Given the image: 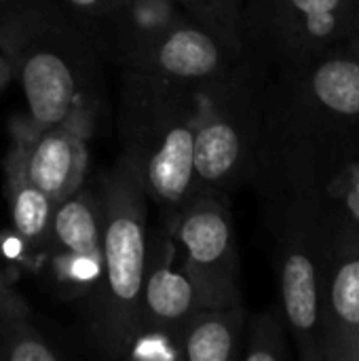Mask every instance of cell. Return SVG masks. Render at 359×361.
Segmentation results:
<instances>
[{
	"label": "cell",
	"mask_w": 359,
	"mask_h": 361,
	"mask_svg": "<svg viewBox=\"0 0 359 361\" xmlns=\"http://www.w3.org/2000/svg\"><path fill=\"white\" fill-rule=\"evenodd\" d=\"M102 264V203L93 188H78L53 212L42 267L70 296H89Z\"/></svg>",
	"instance_id": "cell-11"
},
{
	"label": "cell",
	"mask_w": 359,
	"mask_h": 361,
	"mask_svg": "<svg viewBox=\"0 0 359 361\" xmlns=\"http://www.w3.org/2000/svg\"><path fill=\"white\" fill-rule=\"evenodd\" d=\"M13 80V68L8 63V59L0 53V93L6 89V85Z\"/></svg>",
	"instance_id": "cell-22"
},
{
	"label": "cell",
	"mask_w": 359,
	"mask_h": 361,
	"mask_svg": "<svg viewBox=\"0 0 359 361\" xmlns=\"http://www.w3.org/2000/svg\"><path fill=\"white\" fill-rule=\"evenodd\" d=\"M165 224L176 237L178 254L197 292L199 307L243 302L231 199L199 192Z\"/></svg>",
	"instance_id": "cell-8"
},
{
	"label": "cell",
	"mask_w": 359,
	"mask_h": 361,
	"mask_svg": "<svg viewBox=\"0 0 359 361\" xmlns=\"http://www.w3.org/2000/svg\"><path fill=\"white\" fill-rule=\"evenodd\" d=\"M358 161H359V159H358ZM358 161H355V163H358Z\"/></svg>",
	"instance_id": "cell-23"
},
{
	"label": "cell",
	"mask_w": 359,
	"mask_h": 361,
	"mask_svg": "<svg viewBox=\"0 0 359 361\" xmlns=\"http://www.w3.org/2000/svg\"><path fill=\"white\" fill-rule=\"evenodd\" d=\"M359 34V0H245V53L267 70L309 61Z\"/></svg>",
	"instance_id": "cell-7"
},
{
	"label": "cell",
	"mask_w": 359,
	"mask_h": 361,
	"mask_svg": "<svg viewBox=\"0 0 359 361\" xmlns=\"http://www.w3.org/2000/svg\"><path fill=\"white\" fill-rule=\"evenodd\" d=\"M322 357L359 361V226L334 212L322 281Z\"/></svg>",
	"instance_id": "cell-10"
},
{
	"label": "cell",
	"mask_w": 359,
	"mask_h": 361,
	"mask_svg": "<svg viewBox=\"0 0 359 361\" xmlns=\"http://www.w3.org/2000/svg\"><path fill=\"white\" fill-rule=\"evenodd\" d=\"M102 264L87 296L89 336L110 360L127 357L138 336V315L148 258V195L131 167L118 154L99 180Z\"/></svg>",
	"instance_id": "cell-4"
},
{
	"label": "cell",
	"mask_w": 359,
	"mask_h": 361,
	"mask_svg": "<svg viewBox=\"0 0 359 361\" xmlns=\"http://www.w3.org/2000/svg\"><path fill=\"white\" fill-rule=\"evenodd\" d=\"M245 55L243 49L229 44L188 19L146 44L121 70H138L186 85H205L233 72Z\"/></svg>",
	"instance_id": "cell-12"
},
{
	"label": "cell",
	"mask_w": 359,
	"mask_h": 361,
	"mask_svg": "<svg viewBox=\"0 0 359 361\" xmlns=\"http://www.w3.org/2000/svg\"><path fill=\"white\" fill-rule=\"evenodd\" d=\"M197 85L121 70V154L135 169L161 220L171 222L197 195Z\"/></svg>",
	"instance_id": "cell-3"
},
{
	"label": "cell",
	"mask_w": 359,
	"mask_h": 361,
	"mask_svg": "<svg viewBox=\"0 0 359 361\" xmlns=\"http://www.w3.org/2000/svg\"><path fill=\"white\" fill-rule=\"evenodd\" d=\"M0 53L25 99L11 131L68 123L87 137L95 133L106 110L104 57L66 8L55 0H0Z\"/></svg>",
	"instance_id": "cell-2"
},
{
	"label": "cell",
	"mask_w": 359,
	"mask_h": 361,
	"mask_svg": "<svg viewBox=\"0 0 359 361\" xmlns=\"http://www.w3.org/2000/svg\"><path fill=\"white\" fill-rule=\"evenodd\" d=\"M264 74V66L245 55L226 76L197 85V195L231 199L239 188L252 186L260 152Z\"/></svg>",
	"instance_id": "cell-5"
},
{
	"label": "cell",
	"mask_w": 359,
	"mask_h": 361,
	"mask_svg": "<svg viewBox=\"0 0 359 361\" xmlns=\"http://www.w3.org/2000/svg\"><path fill=\"white\" fill-rule=\"evenodd\" d=\"M63 357L23 315H0V361H57Z\"/></svg>",
	"instance_id": "cell-18"
},
{
	"label": "cell",
	"mask_w": 359,
	"mask_h": 361,
	"mask_svg": "<svg viewBox=\"0 0 359 361\" xmlns=\"http://www.w3.org/2000/svg\"><path fill=\"white\" fill-rule=\"evenodd\" d=\"M241 361H288L292 360V338L279 305L248 313Z\"/></svg>",
	"instance_id": "cell-17"
},
{
	"label": "cell",
	"mask_w": 359,
	"mask_h": 361,
	"mask_svg": "<svg viewBox=\"0 0 359 361\" xmlns=\"http://www.w3.org/2000/svg\"><path fill=\"white\" fill-rule=\"evenodd\" d=\"M188 19L176 0H118L112 11L85 30L102 57L123 68L146 44Z\"/></svg>",
	"instance_id": "cell-14"
},
{
	"label": "cell",
	"mask_w": 359,
	"mask_h": 361,
	"mask_svg": "<svg viewBox=\"0 0 359 361\" xmlns=\"http://www.w3.org/2000/svg\"><path fill=\"white\" fill-rule=\"evenodd\" d=\"M358 159L359 34L309 61L267 70L252 180L264 203L322 195Z\"/></svg>",
	"instance_id": "cell-1"
},
{
	"label": "cell",
	"mask_w": 359,
	"mask_h": 361,
	"mask_svg": "<svg viewBox=\"0 0 359 361\" xmlns=\"http://www.w3.org/2000/svg\"><path fill=\"white\" fill-rule=\"evenodd\" d=\"M248 311L243 302L199 307L178 334V357L188 361H239Z\"/></svg>",
	"instance_id": "cell-15"
},
{
	"label": "cell",
	"mask_w": 359,
	"mask_h": 361,
	"mask_svg": "<svg viewBox=\"0 0 359 361\" xmlns=\"http://www.w3.org/2000/svg\"><path fill=\"white\" fill-rule=\"evenodd\" d=\"M0 315H23L30 317V307L23 296L13 288L11 277L0 267Z\"/></svg>",
	"instance_id": "cell-21"
},
{
	"label": "cell",
	"mask_w": 359,
	"mask_h": 361,
	"mask_svg": "<svg viewBox=\"0 0 359 361\" xmlns=\"http://www.w3.org/2000/svg\"><path fill=\"white\" fill-rule=\"evenodd\" d=\"M55 2L87 27L95 19L104 17L108 11H112L118 0H55Z\"/></svg>",
	"instance_id": "cell-20"
},
{
	"label": "cell",
	"mask_w": 359,
	"mask_h": 361,
	"mask_svg": "<svg viewBox=\"0 0 359 361\" xmlns=\"http://www.w3.org/2000/svg\"><path fill=\"white\" fill-rule=\"evenodd\" d=\"M89 140L91 137L68 123L51 125L36 133L11 131L6 159L57 205L85 186Z\"/></svg>",
	"instance_id": "cell-13"
},
{
	"label": "cell",
	"mask_w": 359,
	"mask_h": 361,
	"mask_svg": "<svg viewBox=\"0 0 359 361\" xmlns=\"http://www.w3.org/2000/svg\"><path fill=\"white\" fill-rule=\"evenodd\" d=\"M184 13L218 38L243 49L241 38V13L245 0H176Z\"/></svg>",
	"instance_id": "cell-19"
},
{
	"label": "cell",
	"mask_w": 359,
	"mask_h": 361,
	"mask_svg": "<svg viewBox=\"0 0 359 361\" xmlns=\"http://www.w3.org/2000/svg\"><path fill=\"white\" fill-rule=\"evenodd\" d=\"M199 309L197 292L182 267L176 237L169 224H161L152 243L148 241V258L142 281L138 336L127 357H142L157 343L169 357H178V334L193 311Z\"/></svg>",
	"instance_id": "cell-9"
},
{
	"label": "cell",
	"mask_w": 359,
	"mask_h": 361,
	"mask_svg": "<svg viewBox=\"0 0 359 361\" xmlns=\"http://www.w3.org/2000/svg\"><path fill=\"white\" fill-rule=\"evenodd\" d=\"M273 237L279 309L300 361L322 357V281L330 233V212L320 195L264 203Z\"/></svg>",
	"instance_id": "cell-6"
},
{
	"label": "cell",
	"mask_w": 359,
	"mask_h": 361,
	"mask_svg": "<svg viewBox=\"0 0 359 361\" xmlns=\"http://www.w3.org/2000/svg\"><path fill=\"white\" fill-rule=\"evenodd\" d=\"M4 192L21 258L32 269H40L55 203L36 188L11 159H4Z\"/></svg>",
	"instance_id": "cell-16"
}]
</instances>
